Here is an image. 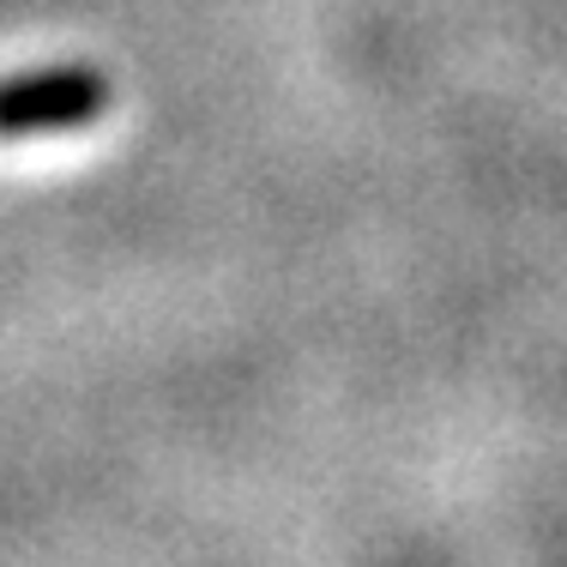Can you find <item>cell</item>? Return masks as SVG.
<instances>
[{
    "mask_svg": "<svg viewBox=\"0 0 567 567\" xmlns=\"http://www.w3.org/2000/svg\"><path fill=\"white\" fill-rule=\"evenodd\" d=\"M110 110V85L91 66H55V73L7 79L0 85V140H37V133L91 127Z\"/></svg>",
    "mask_w": 567,
    "mask_h": 567,
    "instance_id": "obj_1",
    "label": "cell"
}]
</instances>
